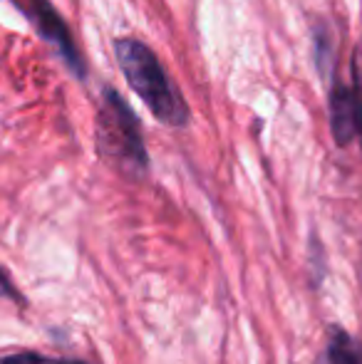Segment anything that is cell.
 I'll return each instance as SVG.
<instances>
[{"instance_id":"obj_7","label":"cell","mask_w":362,"mask_h":364,"mask_svg":"<svg viewBox=\"0 0 362 364\" xmlns=\"http://www.w3.org/2000/svg\"><path fill=\"white\" fill-rule=\"evenodd\" d=\"M0 364H90L82 360H70V357H45L38 352H15V355L0 357Z\"/></svg>"},{"instance_id":"obj_8","label":"cell","mask_w":362,"mask_h":364,"mask_svg":"<svg viewBox=\"0 0 362 364\" xmlns=\"http://www.w3.org/2000/svg\"><path fill=\"white\" fill-rule=\"evenodd\" d=\"M353 73H355V105H358V134L362 136V45L355 53V65H353Z\"/></svg>"},{"instance_id":"obj_2","label":"cell","mask_w":362,"mask_h":364,"mask_svg":"<svg viewBox=\"0 0 362 364\" xmlns=\"http://www.w3.org/2000/svg\"><path fill=\"white\" fill-rule=\"evenodd\" d=\"M97 149L124 176L142 178L149 171V154L142 136V124L124 97L112 87L102 90L97 109Z\"/></svg>"},{"instance_id":"obj_3","label":"cell","mask_w":362,"mask_h":364,"mask_svg":"<svg viewBox=\"0 0 362 364\" xmlns=\"http://www.w3.org/2000/svg\"><path fill=\"white\" fill-rule=\"evenodd\" d=\"M25 13L33 20L40 38L48 40V43L58 50V55L63 58V63L68 65L70 73L78 77V80H85V77H87V65H85L82 55H80L78 43H75L68 23H65L63 15L55 10V5L50 3V0H30Z\"/></svg>"},{"instance_id":"obj_6","label":"cell","mask_w":362,"mask_h":364,"mask_svg":"<svg viewBox=\"0 0 362 364\" xmlns=\"http://www.w3.org/2000/svg\"><path fill=\"white\" fill-rule=\"evenodd\" d=\"M313 48H315V65H318V73L325 77L335 75V45L333 35H330L328 23H318L313 28Z\"/></svg>"},{"instance_id":"obj_9","label":"cell","mask_w":362,"mask_h":364,"mask_svg":"<svg viewBox=\"0 0 362 364\" xmlns=\"http://www.w3.org/2000/svg\"><path fill=\"white\" fill-rule=\"evenodd\" d=\"M0 297H3V300H15V302L20 300V295H18V290H15L13 280L5 275L3 268H0Z\"/></svg>"},{"instance_id":"obj_4","label":"cell","mask_w":362,"mask_h":364,"mask_svg":"<svg viewBox=\"0 0 362 364\" xmlns=\"http://www.w3.org/2000/svg\"><path fill=\"white\" fill-rule=\"evenodd\" d=\"M328 114L335 144L348 146L358 136V105H355L353 87L335 75L328 80Z\"/></svg>"},{"instance_id":"obj_1","label":"cell","mask_w":362,"mask_h":364,"mask_svg":"<svg viewBox=\"0 0 362 364\" xmlns=\"http://www.w3.org/2000/svg\"><path fill=\"white\" fill-rule=\"evenodd\" d=\"M117 65L124 75L127 85L149 107V112L166 127H186L188 107L181 92L164 73L159 58L142 40L119 38L115 43Z\"/></svg>"},{"instance_id":"obj_5","label":"cell","mask_w":362,"mask_h":364,"mask_svg":"<svg viewBox=\"0 0 362 364\" xmlns=\"http://www.w3.org/2000/svg\"><path fill=\"white\" fill-rule=\"evenodd\" d=\"M328 364H362V345L345 330H333L325 347Z\"/></svg>"}]
</instances>
